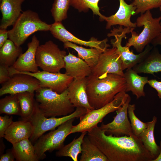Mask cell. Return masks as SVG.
<instances>
[{
	"label": "cell",
	"mask_w": 161,
	"mask_h": 161,
	"mask_svg": "<svg viewBox=\"0 0 161 161\" xmlns=\"http://www.w3.org/2000/svg\"><path fill=\"white\" fill-rule=\"evenodd\" d=\"M87 136L107 157L109 161H152L154 158L134 134L116 136L106 134L97 126Z\"/></svg>",
	"instance_id": "cell-1"
},
{
	"label": "cell",
	"mask_w": 161,
	"mask_h": 161,
	"mask_svg": "<svg viewBox=\"0 0 161 161\" xmlns=\"http://www.w3.org/2000/svg\"><path fill=\"white\" fill-rule=\"evenodd\" d=\"M86 93L89 103L94 109H98L112 101L119 92L125 91L126 83L122 76L109 74L99 79L91 74L86 77Z\"/></svg>",
	"instance_id": "cell-2"
},
{
	"label": "cell",
	"mask_w": 161,
	"mask_h": 161,
	"mask_svg": "<svg viewBox=\"0 0 161 161\" xmlns=\"http://www.w3.org/2000/svg\"><path fill=\"white\" fill-rule=\"evenodd\" d=\"M35 92L39 108L47 117L65 116L75 111V107L69 99L67 89L60 94L48 88H40Z\"/></svg>",
	"instance_id": "cell-3"
},
{
	"label": "cell",
	"mask_w": 161,
	"mask_h": 161,
	"mask_svg": "<svg viewBox=\"0 0 161 161\" xmlns=\"http://www.w3.org/2000/svg\"><path fill=\"white\" fill-rule=\"evenodd\" d=\"M51 25L42 21L36 13L27 10L21 13L13 28L8 30V38L20 46L33 33L49 30Z\"/></svg>",
	"instance_id": "cell-4"
},
{
	"label": "cell",
	"mask_w": 161,
	"mask_h": 161,
	"mask_svg": "<svg viewBox=\"0 0 161 161\" xmlns=\"http://www.w3.org/2000/svg\"><path fill=\"white\" fill-rule=\"evenodd\" d=\"M161 16L154 18L150 11L141 14L136 20L137 26H143V29L139 34L133 31L131 36L128 40L126 46H133L138 52H142L145 47L157 37L161 32L160 22Z\"/></svg>",
	"instance_id": "cell-5"
},
{
	"label": "cell",
	"mask_w": 161,
	"mask_h": 161,
	"mask_svg": "<svg viewBox=\"0 0 161 161\" xmlns=\"http://www.w3.org/2000/svg\"><path fill=\"white\" fill-rule=\"evenodd\" d=\"M126 92L125 91L119 92L110 103L99 109L89 110L80 117L79 123L73 126L70 134L87 132L96 127L108 114L116 111L122 106L129 96Z\"/></svg>",
	"instance_id": "cell-6"
},
{
	"label": "cell",
	"mask_w": 161,
	"mask_h": 161,
	"mask_svg": "<svg viewBox=\"0 0 161 161\" xmlns=\"http://www.w3.org/2000/svg\"><path fill=\"white\" fill-rule=\"evenodd\" d=\"M87 112L85 108L77 107L70 114L59 118H48L45 116L40 110L38 103L36 101L34 112L27 120L31 123L33 128V132L30 138V141L32 143H35L46 131L55 130L56 127L69 119L80 117Z\"/></svg>",
	"instance_id": "cell-7"
},
{
	"label": "cell",
	"mask_w": 161,
	"mask_h": 161,
	"mask_svg": "<svg viewBox=\"0 0 161 161\" xmlns=\"http://www.w3.org/2000/svg\"><path fill=\"white\" fill-rule=\"evenodd\" d=\"M75 119H69L59 126L56 129L43 134L35 142V154L39 160L46 157V152L58 150L64 146L66 138L70 134Z\"/></svg>",
	"instance_id": "cell-8"
},
{
	"label": "cell",
	"mask_w": 161,
	"mask_h": 161,
	"mask_svg": "<svg viewBox=\"0 0 161 161\" xmlns=\"http://www.w3.org/2000/svg\"><path fill=\"white\" fill-rule=\"evenodd\" d=\"M134 28L125 27L120 26L117 28H114L113 30L108 33L109 37L114 36L115 38L111 40L113 47L116 48L117 51L120 55L122 62V69L132 68L134 66L140 63L146 57L153 48L149 44L147 45L142 52L138 54H135L130 51L129 47L123 46L121 45L123 38H126V34L131 32Z\"/></svg>",
	"instance_id": "cell-9"
},
{
	"label": "cell",
	"mask_w": 161,
	"mask_h": 161,
	"mask_svg": "<svg viewBox=\"0 0 161 161\" xmlns=\"http://www.w3.org/2000/svg\"><path fill=\"white\" fill-rule=\"evenodd\" d=\"M65 51L61 50L57 45L51 41L39 45L36 53V61L38 67L43 71L53 73L60 72L65 68L64 58Z\"/></svg>",
	"instance_id": "cell-10"
},
{
	"label": "cell",
	"mask_w": 161,
	"mask_h": 161,
	"mask_svg": "<svg viewBox=\"0 0 161 161\" xmlns=\"http://www.w3.org/2000/svg\"><path fill=\"white\" fill-rule=\"evenodd\" d=\"M11 77L16 74H24L30 75L40 82L41 88H48L60 94L66 89L74 78L65 73H53L43 70L36 72H19L12 66L8 67Z\"/></svg>",
	"instance_id": "cell-11"
},
{
	"label": "cell",
	"mask_w": 161,
	"mask_h": 161,
	"mask_svg": "<svg viewBox=\"0 0 161 161\" xmlns=\"http://www.w3.org/2000/svg\"><path fill=\"white\" fill-rule=\"evenodd\" d=\"M91 69V74L99 79L104 78L111 73L124 77L120 55L116 48L113 47L100 54L97 63Z\"/></svg>",
	"instance_id": "cell-12"
},
{
	"label": "cell",
	"mask_w": 161,
	"mask_h": 161,
	"mask_svg": "<svg viewBox=\"0 0 161 161\" xmlns=\"http://www.w3.org/2000/svg\"><path fill=\"white\" fill-rule=\"evenodd\" d=\"M40 88L39 81L35 77L27 74H16L2 84L0 89V96L26 92L34 93Z\"/></svg>",
	"instance_id": "cell-13"
},
{
	"label": "cell",
	"mask_w": 161,
	"mask_h": 161,
	"mask_svg": "<svg viewBox=\"0 0 161 161\" xmlns=\"http://www.w3.org/2000/svg\"><path fill=\"white\" fill-rule=\"evenodd\" d=\"M131 100L129 95L126 102L116 111V115L114 117L113 120L106 124L103 123L99 127L106 134L116 136L134 134L128 118V108Z\"/></svg>",
	"instance_id": "cell-14"
},
{
	"label": "cell",
	"mask_w": 161,
	"mask_h": 161,
	"mask_svg": "<svg viewBox=\"0 0 161 161\" xmlns=\"http://www.w3.org/2000/svg\"><path fill=\"white\" fill-rule=\"evenodd\" d=\"M49 31L55 38L63 42H71L91 48H96L104 52L110 46L107 43V38L102 41L92 38L88 41L80 39L74 36L68 31L62 24L61 22H55L51 24Z\"/></svg>",
	"instance_id": "cell-15"
},
{
	"label": "cell",
	"mask_w": 161,
	"mask_h": 161,
	"mask_svg": "<svg viewBox=\"0 0 161 161\" xmlns=\"http://www.w3.org/2000/svg\"><path fill=\"white\" fill-rule=\"evenodd\" d=\"M39 43L37 37L34 35L31 41L27 44L26 51L20 55L12 66L19 72H36L39 71L36 61V53Z\"/></svg>",
	"instance_id": "cell-16"
},
{
	"label": "cell",
	"mask_w": 161,
	"mask_h": 161,
	"mask_svg": "<svg viewBox=\"0 0 161 161\" xmlns=\"http://www.w3.org/2000/svg\"><path fill=\"white\" fill-rule=\"evenodd\" d=\"M86 77L74 79L67 89L70 101L75 107L86 109L87 112L94 109L90 105L86 93Z\"/></svg>",
	"instance_id": "cell-17"
},
{
	"label": "cell",
	"mask_w": 161,
	"mask_h": 161,
	"mask_svg": "<svg viewBox=\"0 0 161 161\" xmlns=\"http://www.w3.org/2000/svg\"><path fill=\"white\" fill-rule=\"evenodd\" d=\"M120 5L118 10L114 15L105 17L106 22V28L109 29L112 26L118 25L125 27L135 28L137 27L136 22L131 21L132 15H134L136 7L132 4H127L124 0H119Z\"/></svg>",
	"instance_id": "cell-18"
},
{
	"label": "cell",
	"mask_w": 161,
	"mask_h": 161,
	"mask_svg": "<svg viewBox=\"0 0 161 161\" xmlns=\"http://www.w3.org/2000/svg\"><path fill=\"white\" fill-rule=\"evenodd\" d=\"M24 0H1L0 9L2 15L0 28L7 29L13 25L22 11L21 5Z\"/></svg>",
	"instance_id": "cell-19"
},
{
	"label": "cell",
	"mask_w": 161,
	"mask_h": 161,
	"mask_svg": "<svg viewBox=\"0 0 161 161\" xmlns=\"http://www.w3.org/2000/svg\"><path fill=\"white\" fill-rule=\"evenodd\" d=\"M65 73L74 79L86 77L91 74V67L83 59L70 52L64 58Z\"/></svg>",
	"instance_id": "cell-20"
},
{
	"label": "cell",
	"mask_w": 161,
	"mask_h": 161,
	"mask_svg": "<svg viewBox=\"0 0 161 161\" xmlns=\"http://www.w3.org/2000/svg\"><path fill=\"white\" fill-rule=\"evenodd\" d=\"M33 128L29 121H13L6 131L4 138L12 144L31 137Z\"/></svg>",
	"instance_id": "cell-21"
},
{
	"label": "cell",
	"mask_w": 161,
	"mask_h": 161,
	"mask_svg": "<svg viewBox=\"0 0 161 161\" xmlns=\"http://www.w3.org/2000/svg\"><path fill=\"white\" fill-rule=\"evenodd\" d=\"M137 73L151 74L161 72V54L155 47L144 59L132 68Z\"/></svg>",
	"instance_id": "cell-22"
},
{
	"label": "cell",
	"mask_w": 161,
	"mask_h": 161,
	"mask_svg": "<svg viewBox=\"0 0 161 161\" xmlns=\"http://www.w3.org/2000/svg\"><path fill=\"white\" fill-rule=\"evenodd\" d=\"M124 77L126 83V92L131 91L136 96L137 99L145 96L144 88L148 83V77L139 75L132 68L126 69L124 73Z\"/></svg>",
	"instance_id": "cell-23"
},
{
	"label": "cell",
	"mask_w": 161,
	"mask_h": 161,
	"mask_svg": "<svg viewBox=\"0 0 161 161\" xmlns=\"http://www.w3.org/2000/svg\"><path fill=\"white\" fill-rule=\"evenodd\" d=\"M157 121V117L153 116L151 121L146 122L147 128L139 136L144 147L150 153L154 159L158 156L160 151V146L157 144L154 135V128Z\"/></svg>",
	"instance_id": "cell-24"
},
{
	"label": "cell",
	"mask_w": 161,
	"mask_h": 161,
	"mask_svg": "<svg viewBox=\"0 0 161 161\" xmlns=\"http://www.w3.org/2000/svg\"><path fill=\"white\" fill-rule=\"evenodd\" d=\"M12 150L18 161H39L35 154V148L29 138L12 144Z\"/></svg>",
	"instance_id": "cell-25"
},
{
	"label": "cell",
	"mask_w": 161,
	"mask_h": 161,
	"mask_svg": "<svg viewBox=\"0 0 161 161\" xmlns=\"http://www.w3.org/2000/svg\"><path fill=\"white\" fill-rule=\"evenodd\" d=\"M22 48L16 45L11 40L7 39L0 48V64L8 67L13 66L22 53Z\"/></svg>",
	"instance_id": "cell-26"
},
{
	"label": "cell",
	"mask_w": 161,
	"mask_h": 161,
	"mask_svg": "<svg viewBox=\"0 0 161 161\" xmlns=\"http://www.w3.org/2000/svg\"><path fill=\"white\" fill-rule=\"evenodd\" d=\"M81 148L80 161H109L107 157L91 141L87 136L84 137Z\"/></svg>",
	"instance_id": "cell-27"
},
{
	"label": "cell",
	"mask_w": 161,
	"mask_h": 161,
	"mask_svg": "<svg viewBox=\"0 0 161 161\" xmlns=\"http://www.w3.org/2000/svg\"><path fill=\"white\" fill-rule=\"evenodd\" d=\"M64 46L65 48H71L75 50L78 57L83 60L91 68L96 64L100 54L104 52L96 48H85L69 42L64 43Z\"/></svg>",
	"instance_id": "cell-28"
},
{
	"label": "cell",
	"mask_w": 161,
	"mask_h": 161,
	"mask_svg": "<svg viewBox=\"0 0 161 161\" xmlns=\"http://www.w3.org/2000/svg\"><path fill=\"white\" fill-rule=\"evenodd\" d=\"M21 108L22 120H27L34 111L36 100L34 93L26 92L17 94Z\"/></svg>",
	"instance_id": "cell-29"
},
{
	"label": "cell",
	"mask_w": 161,
	"mask_h": 161,
	"mask_svg": "<svg viewBox=\"0 0 161 161\" xmlns=\"http://www.w3.org/2000/svg\"><path fill=\"white\" fill-rule=\"evenodd\" d=\"M87 132H81L77 138H74L70 143L64 145L56 152L55 155L58 157H68L74 161H78L79 154L82 151L81 145L83 139Z\"/></svg>",
	"instance_id": "cell-30"
},
{
	"label": "cell",
	"mask_w": 161,
	"mask_h": 161,
	"mask_svg": "<svg viewBox=\"0 0 161 161\" xmlns=\"http://www.w3.org/2000/svg\"><path fill=\"white\" fill-rule=\"evenodd\" d=\"M0 114L20 115L21 108L17 94H10L0 100Z\"/></svg>",
	"instance_id": "cell-31"
},
{
	"label": "cell",
	"mask_w": 161,
	"mask_h": 161,
	"mask_svg": "<svg viewBox=\"0 0 161 161\" xmlns=\"http://www.w3.org/2000/svg\"><path fill=\"white\" fill-rule=\"evenodd\" d=\"M100 0H70V5L78 10L79 12L88 11L90 9L94 14L97 15L100 17L101 21L105 20V16L103 15L100 12L98 6Z\"/></svg>",
	"instance_id": "cell-32"
},
{
	"label": "cell",
	"mask_w": 161,
	"mask_h": 161,
	"mask_svg": "<svg viewBox=\"0 0 161 161\" xmlns=\"http://www.w3.org/2000/svg\"><path fill=\"white\" fill-rule=\"evenodd\" d=\"M70 5V0H55L51 10L55 22H61L67 18V11Z\"/></svg>",
	"instance_id": "cell-33"
},
{
	"label": "cell",
	"mask_w": 161,
	"mask_h": 161,
	"mask_svg": "<svg viewBox=\"0 0 161 161\" xmlns=\"http://www.w3.org/2000/svg\"><path fill=\"white\" fill-rule=\"evenodd\" d=\"M135 105L129 104L128 108V115L130 120L131 126L133 134L139 137L140 134L147 127V123L140 120L135 115Z\"/></svg>",
	"instance_id": "cell-34"
},
{
	"label": "cell",
	"mask_w": 161,
	"mask_h": 161,
	"mask_svg": "<svg viewBox=\"0 0 161 161\" xmlns=\"http://www.w3.org/2000/svg\"><path fill=\"white\" fill-rule=\"evenodd\" d=\"M131 3L136 8L134 15L161 6V0H133Z\"/></svg>",
	"instance_id": "cell-35"
},
{
	"label": "cell",
	"mask_w": 161,
	"mask_h": 161,
	"mask_svg": "<svg viewBox=\"0 0 161 161\" xmlns=\"http://www.w3.org/2000/svg\"><path fill=\"white\" fill-rule=\"evenodd\" d=\"M13 118L12 116L10 117L7 115L0 116V138H4L6 131L13 122Z\"/></svg>",
	"instance_id": "cell-36"
},
{
	"label": "cell",
	"mask_w": 161,
	"mask_h": 161,
	"mask_svg": "<svg viewBox=\"0 0 161 161\" xmlns=\"http://www.w3.org/2000/svg\"><path fill=\"white\" fill-rule=\"evenodd\" d=\"M9 67L0 64V83L2 84L11 78L8 70Z\"/></svg>",
	"instance_id": "cell-37"
},
{
	"label": "cell",
	"mask_w": 161,
	"mask_h": 161,
	"mask_svg": "<svg viewBox=\"0 0 161 161\" xmlns=\"http://www.w3.org/2000/svg\"><path fill=\"white\" fill-rule=\"evenodd\" d=\"M152 87L155 89L157 92V95L161 99V81L155 79L148 80V83Z\"/></svg>",
	"instance_id": "cell-38"
},
{
	"label": "cell",
	"mask_w": 161,
	"mask_h": 161,
	"mask_svg": "<svg viewBox=\"0 0 161 161\" xmlns=\"http://www.w3.org/2000/svg\"><path fill=\"white\" fill-rule=\"evenodd\" d=\"M15 157L12 150L8 149L4 154H1L0 156V161H14Z\"/></svg>",
	"instance_id": "cell-39"
},
{
	"label": "cell",
	"mask_w": 161,
	"mask_h": 161,
	"mask_svg": "<svg viewBox=\"0 0 161 161\" xmlns=\"http://www.w3.org/2000/svg\"><path fill=\"white\" fill-rule=\"evenodd\" d=\"M8 31L6 29H0V48L8 39Z\"/></svg>",
	"instance_id": "cell-40"
},
{
	"label": "cell",
	"mask_w": 161,
	"mask_h": 161,
	"mask_svg": "<svg viewBox=\"0 0 161 161\" xmlns=\"http://www.w3.org/2000/svg\"><path fill=\"white\" fill-rule=\"evenodd\" d=\"M151 43L154 47L157 45L161 44V32L152 41Z\"/></svg>",
	"instance_id": "cell-41"
},
{
	"label": "cell",
	"mask_w": 161,
	"mask_h": 161,
	"mask_svg": "<svg viewBox=\"0 0 161 161\" xmlns=\"http://www.w3.org/2000/svg\"><path fill=\"white\" fill-rule=\"evenodd\" d=\"M160 151L159 154L157 157L152 160V161H161V140L160 143Z\"/></svg>",
	"instance_id": "cell-42"
},
{
	"label": "cell",
	"mask_w": 161,
	"mask_h": 161,
	"mask_svg": "<svg viewBox=\"0 0 161 161\" xmlns=\"http://www.w3.org/2000/svg\"><path fill=\"white\" fill-rule=\"evenodd\" d=\"M159 10H160V12L161 13V6L160 7H159ZM160 25H161V21L160 22Z\"/></svg>",
	"instance_id": "cell-43"
},
{
	"label": "cell",
	"mask_w": 161,
	"mask_h": 161,
	"mask_svg": "<svg viewBox=\"0 0 161 161\" xmlns=\"http://www.w3.org/2000/svg\"><path fill=\"white\" fill-rule=\"evenodd\" d=\"M1 1V0H0V1Z\"/></svg>",
	"instance_id": "cell-44"
},
{
	"label": "cell",
	"mask_w": 161,
	"mask_h": 161,
	"mask_svg": "<svg viewBox=\"0 0 161 161\" xmlns=\"http://www.w3.org/2000/svg\"><path fill=\"white\" fill-rule=\"evenodd\" d=\"M160 45H161V44Z\"/></svg>",
	"instance_id": "cell-45"
}]
</instances>
